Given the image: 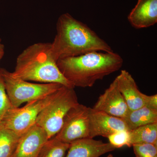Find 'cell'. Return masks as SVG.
<instances>
[{"mask_svg": "<svg viewBox=\"0 0 157 157\" xmlns=\"http://www.w3.org/2000/svg\"><path fill=\"white\" fill-rule=\"evenodd\" d=\"M51 46L56 61L93 52H113L94 31L69 13L62 14L58 19L56 35Z\"/></svg>", "mask_w": 157, "mask_h": 157, "instance_id": "1", "label": "cell"}, {"mask_svg": "<svg viewBox=\"0 0 157 157\" xmlns=\"http://www.w3.org/2000/svg\"><path fill=\"white\" fill-rule=\"evenodd\" d=\"M123 59L112 52H93L59 59L57 65L73 87H92L98 80L121 68Z\"/></svg>", "mask_w": 157, "mask_h": 157, "instance_id": "2", "label": "cell"}, {"mask_svg": "<svg viewBox=\"0 0 157 157\" xmlns=\"http://www.w3.org/2000/svg\"><path fill=\"white\" fill-rule=\"evenodd\" d=\"M52 56L50 43L30 45L17 56L14 72L15 78L43 83H59L73 87L59 70Z\"/></svg>", "mask_w": 157, "mask_h": 157, "instance_id": "3", "label": "cell"}, {"mask_svg": "<svg viewBox=\"0 0 157 157\" xmlns=\"http://www.w3.org/2000/svg\"><path fill=\"white\" fill-rule=\"evenodd\" d=\"M78 104L74 88L63 86L52 101L39 113L36 124L45 130L48 139H51L61 128L68 111Z\"/></svg>", "mask_w": 157, "mask_h": 157, "instance_id": "4", "label": "cell"}, {"mask_svg": "<svg viewBox=\"0 0 157 157\" xmlns=\"http://www.w3.org/2000/svg\"><path fill=\"white\" fill-rule=\"evenodd\" d=\"M0 71L7 95L14 107H18L23 103L45 98L63 86L56 83H32L15 78L11 72L5 69H0Z\"/></svg>", "mask_w": 157, "mask_h": 157, "instance_id": "5", "label": "cell"}, {"mask_svg": "<svg viewBox=\"0 0 157 157\" xmlns=\"http://www.w3.org/2000/svg\"><path fill=\"white\" fill-rule=\"evenodd\" d=\"M57 91L45 98L28 102L21 108L12 107L1 123L20 137L36 124L39 113L52 101Z\"/></svg>", "mask_w": 157, "mask_h": 157, "instance_id": "6", "label": "cell"}, {"mask_svg": "<svg viewBox=\"0 0 157 157\" xmlns=\"http://www.w3.org/2000/svg\"><path fill=\"white\" fill-rule=\"evenodd\" d=\"M90 109L80 104L72 107L65 117L61 128L54 137L68 144L78 139L89 138Z\"/></svg>", "mask_w": 157, "mask_h": 157, "instance_id": "7", "label": "cell"}, {"mask_svg": "<svg viewBox=\"0 0 157 157\" xmlns=\"http://www.w3.org/2000/svg\"><path fill=\"white\" fill-rule=\"evenodd\" d=\"M125 130L128 129L122 119L90 107L89 138H94L98 136L107 137L114 132Z\"/></svg>", "mask_w": 157, "mask_h": 157, "instance_id": "8", "label": "cell"}, {"mask_svg": "<svg viewBox=\"0 0 157 157\" xmlns=\"http://www.w3.org/2000/svg\"><path fill=\"white\" fill-rule=\"evenodd\" d=\"M93 108L121 118L126 116L129 108L120 91L116 78L99 97Z\"/></svg>", "mask_w": 157, "mask_h": 157, "instance_id": "9", "label": "cell"}, {"mask_svg": "<svg viewBox=\"0 0 157 157\" xmlns=\"http://www.w3.org/2000/svg\"><path fill=\"white\" fill-rule=\"evenodd\" d=\"M48 140L45 130L36 124L20 137L12 157H37Z\"/></svg>", "mask_w": 157, "mask_h": 157, "instance_id": "10", "label": "cell"}, {"mask_svg": "<svg viewBox=\"0 0 157 157\" xmlns=\"http://www.w3.org/2000/svg\"><path fill=\"white\" fill-rule=\"evenodd\" d=\"M116 79L129 110H135L145 106L148 95L138 89L135 79L128 71L121 70Z\"/></svg>", "mask_w": 157, "mask_h": 157, "instance_id": "11", "label": "cell"}, {"mask_svg": "<svg viewBox=\"0 0 157 157\" xmlns=\"http://www.w3.org/2000/svg\"><path fill=\"white\" fill-rule=\"evenodd\" d=\"M115 149L109 143L94 138H83L70 144L66 157H99Z\"/></svg>", "mask_w": 157, "mask_h": 157, "instance_id": "12", "label": "cell"}, {"mask_svg": "<svg viewBox=\"0 0 157 157\" xmlns=\"http://www.w3.org/2000/svg\"><path fill=\"white\" fill-rule=\"evenodd\" d=\"M135 29L147 28L157 22V0H138L128 17Z\"/></svg>", "mask_w": 157, "mask_h": 157, "instance_id": "13", "label": "cell"}, {"mask_svg": "<svg viewBox=\"0 0 157 157\" xmlns=\"http://www.w3.org/2000/svg\"><path fill=\"white\" fill-rule=\"evenodd\" d=\"M128 130L157 122V110L144 107L134 110H129L126 116L122 118Z\"/></svg>", "mask_w": 157, "mask_h": 157, "instance_id": "14", "label": "cell"}, {"mask_svg": "<svg viewBox=\"0 0 157 157\" xmlns=\"http://www.w3.org/2000/svg\"><path fill=\"white\" fill-rule=\"evenodd\" d=\"M129 131L131 147L134 144H143L157 145V122L142 126Z\"/></svg>", "mask_w": 157, "mask_h": 157, "instance_id": "15", "label": "cell"}, {"mask_svg": "<svg viewBox=\"0 0 157 157\" xmlns=\"http://www.w3.org/2000/svg\"><path fill=\"white\" fill-rule=\"evenodd\" d=\"M19 138L13 131L0 124V157H12Z\"/></svg>", "mask_w": 157, "mask_h": 157, "instance_id": "16", "label": "cell"}, {"mask_svg": "<svg viewBox=\"0 0 157 157\" xmlns=\"http://www.w3.org/2000/svg\"><path fill=\"white\" fill-rule=\"evenodd\" d=\"M70 146V144L62 142L52 137L42 147L37 157H64Z\"/></svg>", "mask_w": 157, "mask_h": 157, "instance_id": "17", "label": "cell"}, {"mask_svg": "<svg viewBox=\"0 0 157 157\" xmlns=\"http://www.w3.org/2000/svg\"><path fill=\"white\" fill-rule=\"evenodd\" d=\"M109 143L115 148L124 146L131 147L130 134L129 130H125L114 132L108 137Z\"/></svg>", "mask_w": 157, "mask_h": 157, "instance_id": "18", "label": "cell"}, {"mask_svg": "<svg viewBox=\"0 0 157 157\" xmlns=\"http://www.w3.org/2000/svg\"><path fill=\"white\" fill-rule=\"evenodd\" d=\"M13 107L6 92L2 76L0 71V124L9 109Z\"/></svg>", "mask_w": 157, "mask_h": 157, "instance_id": "19", "label": "cell"}, {"mask_svg": "<svg viewBox=\"0 0 157 157\" xmlns=\"http://www.w3.org/2000/svg\"><path fill=\"white\" fill-rule=\"evenodd\" d=\"M135 157H157V145L151 144H134Z\"/></svg>", "mask_w": 157, "mask_h": 157, "instance_id": "20", "label": "cell"}, {"mask_svg": "<svg viewBox=\"0 0 157 157\" xmlns=\"http://www.w3.org/2000/svg\"><path fill=\"white\" fill-rule=\"evenodd\" d=\"M145 106L151 109L157 110V95L148 96Z\"/></svg>", "mask_w": 157, "mask_h": 157, "instance_id": "21", "label": "cell"}, {"mask_svg": "<svg viewBox=\"0 0 157 157\" xmlns=\"http://www.w3.org/2000/svg\"><path fill=\"white\" fill-rule=\"evenodd\" d=\"M2 42V39L0 38V61L2 59L5 54V46Z\"/></svg>", "mask_w": 157, "mask_h": 157, "instance_id": "22", "label": "cell"}, {"mask_svg": "<svg viewBox=\"0 0 157 157\" xmlns=\"http://www.w3.org/2000/svg\"><path fill=\"white\" fill-rule=\"evenodd\" d=\"M107 157H113V156L112 154H109L107 156Z\"/></svg>", "mask_w": 157, "mask_h": 157, "instance_id": "23", "label": "cell"}]
</instances>
